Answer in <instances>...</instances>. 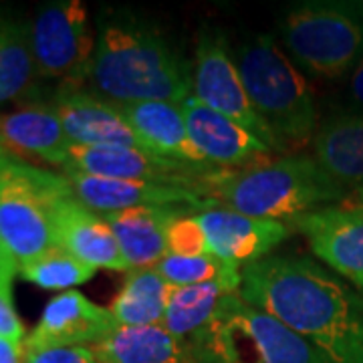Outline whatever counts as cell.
Segmentation results:
<instances>
[{"label":"cell","mask_w":363,"mask_h":363,"mask_svg":"<svg viewBox=\"0 0 363 363\" xmlns=\"http://www.w3.org/2000/svg\"><path fill=\"white\" fill-rule=\"evenodd\" d=\"M240 298L295 331L327 363H363V295L305 255H269L240 271Z\"/></svg>","instance_id":"1"},{"label":"cell","mask_w":363,"mask_h":363,"mask_svg":"<svg viewBox=\"0 0 363 363\" xmlns=\"http://www.w3.org/2000/svg\"><path fill=\"white\" fill-rule=\"evenodd\" d=\"M89 83L93 93L116 105L192 97V73L169 40L135 16L116 14L95 45Z\"/></svg>","instance_id":"2"},{"label":"cell","mask_w":363,"mask_h":363,"mask_svg":"<svg viewBox=\"0 0 363 363\" xmlns=\"http://www.w3.org/2000/svg\"><path fill=\"white\" fill-rule=\"evenodd\" d=\"M204 188L218 206L285 224L321 208L345 204L351 196L313 156H286L236 172L220 169L208 176Z\"/></svg>","instance_id":"3"},{"label":"cell","mask_w":363,"mask_h":363,"mask_svg":"<svg viewBox=\"0 0 363 363\" xmlns=\"http://www.w3.org/2000/svg\"><path fill=\"white\" fill-rule=\"evenodd\" d=\"M233 57L250 104L281 147L298 150L313 142L319 128L315 93L277 40L257 35L242 40Z\"/></svg>","instance_id":"4"},{"label":"cell","mask_w":363,"mask_h":363,"mask_svg":"<svg viewBox=\"0 0 363 363\" xmlns=\"http://www.w3.org/2000/svg\"><path fill=\"white\" fill-rule=\"evenodd\" d=\"M190 345L198 363H327L305 339L238 293Z\"/></svg>","instance_id":"5"},{"label":"cell","mask_w":363,"mask_h":363,"mask_svg":"<svg viewBox=\"0 0 363 363\" xmlns=\"http://www.w3.org/2000/svg\"><path fill=\"white\" fill-rule=\"evenodd\" d=\"M281 40L295 65L319 79H341L363 57V4L311 0L289 9Z\"/></svg>","instance_id":"6"},{"label":"cell","mask_w":363,"mask_h":363,"mask_svg":"<svg viewBox=\"0 0 363 363\" xmlns=\"http://www.w3.org/2000/svg\"><path fill=\"white\" fill-rule=\"evenodd\" d=\"M71 192L65 174H55L14 157L0 176V240L21 264L59 247L55 208Z\"/></svg>","instance_id":"7"},{"label":"cell","mask_w":363,"mask_h":363,"mask_svg":"<svg viewBox=\"0 0 363 363\" xmlns=\"http://www.w3.org/2000/svg\"><path fill=\"white\" fill-rule=\"evenodd\" d=\"M30 51L40 79L81 87L89 79L97 39L89 11L81 0H52L43 4L28 23Z\"/></svg>","instance_id":"8"},{"label":"cell","mask_w":363,"mask_h":363,"mask_svg":"<svg viewBox=\"0 0 363 363\" xmlns=\"http://www.w3.org/2000/svg\"><path fill=\"white\" fill-rule=\"evenodd\" d=\"M192 95L222 116L230 117L272 152H283L271 128L262 121L248 99L226 40L216 30H204L196 47Z\"/></svg>","instance_id":"9"},{"label":"cell","mask_w":363,"mask_h":363,"mask_svg":"<svg viewBox=\"0 0 363 363\" xmlns=\"http://www.w3.org/2000/svg\"><path fill=\"white\" fill-rule=\"evenodd\" d=\"M63 169L99 176V178H111V180L184 186L204 194H206L204 188L206 176L220 172V169L194 168L176 160L150 154L138 147H123V145H95V147L73 145Z\"/></svg>","instance_id":"10"},{"label":"cell","mask_w":363,"mask_h":363,"mask_svg":"<svg viewBox=\"0 0 363 363\" xmlns=\"http://www.w3.org/2000/svg\"><path fill=\"white\" fill-rule=\"evenodd\" d=\"M289 226L307 238L317 259L363 295V208L350 202L327 206Z\"/></svg>","instance_id":"11"},{"label":"cell","mask_w":363,"mask_h":363,"mask_svg":"<svg viewBox=\"0 0 363 363\" xmlns=\"http://www.w3.org/2000/svg\"><path fill=\"white\" fill-rule=\"evenodd\" d=\"M65 178L79 202L101 216L138 206H178L198 212L218 206V202L208 198L204 192L184 186L111 180L81 172H65Z\"/></svg>","instance_id":"12"},{"label":"cell","mask_w":363,"mask_h":363,"mask_svg":"<svg viewBox=\"0 0 363 363\" xmlns=\"http://www.w3.org/2000/svg\"><path fill=\"white\" fill-rule=\"evenodd\" d=\"M196 216L206 234L210 255L236 269L272 255L291 234V226L285 222L262 220L230 208H208L196 212Z\"/></svg>","instance_id":"13"},{"label":"cell","mask_w":363,"mask_h":363,"mask_svg":"<svg viewBox=\"0 0 363 363\" xmlns=\"http://www.w3.org/2000/svg\"><path fill=\"white\" fill-rule=\"evenodd\" d=\"M113 313L95 305L79 291H65L51 298L39 323L25 341V350L43 347H93L116 331Z\"/></svg>","instance_id":"14"},{"label":"cell","mask_w":363,"mask_h":363,"mask_svg":"<svg viewBox=\"0 0 363 363\" xmlns=\"http://www.w3.org/2000/svg\"><path fill=\"white\" fill-rule=\"evenodd\" d=\"M182 109L186 116L190 140L212 168L245 169L267 164L271 154H274L250 131L238 125L230 117L210 109L208 105L198 101L194 95L182 104Z\"/></svg>","instance_id":"15"},{"label":"cell","mask_w":363,"mask_h":363,"mask_svg":"<svg viewBox=\"0 0 363 363\" xmlns=\"http://www.w3.org/2000/svg\"><path fill=\"white\" fill-rule=\"evenodd\" d=\"M51 105L61 117L71 145H123L147 152L135 131L125 121L119 105L95 95L93 91L61 87Z\"/></svg>","instance_id":"16"},{"label":"cell","mask_w":363,"mask_h":363,"mask_svg":"<svg viewBox=\"0 0 363 363\" xmlns=\"http://www.w3.org/2000/svg\"><path fill=\"white\" fill-rule=\"evenodd\" d=\"M57 245L91 269L128 272L130 264L123 257L116 234L101 214L79 202L73 190L67 192L55 208Z\"/></svg>","instance_id":"17"},{"label":"cell","mask_w":363,"mask_h":363,"mask_svg":"<svg viewBox=\"0 0 363 363\" xmlns=\"http://www.w3.org/2000/svg\"><path fill=\"white\" fill-rule=\"evenodd\" d=\"M0 145L13 157H37L59 168H65L73 147L55 107L37 101L0 111Z\"/></svg>","instance_id":"18"},{"label":"cell","mask_w":363,"mask_h":363,"mask_svg":"<svg viewBox=\"0 0 363 363\" xmlns=\"http://www.w3.org/2000/svg\"><path fill=\"white\" fill-rule=\"evenodd\" d=\"M119 109L147 152L194 168L218 169L208 166L194 147L182 105L168 101H143L119 105Z\"/></svg>","instance_id":"19"},{"label":"cell","mask_w":363,"mask_h":363,"mask_svg":"<svg viewBox=\"0 0 363 363\" xmlns=\"http://www.w3.org/2000/svg\"><path fill=\"white\" fill-rule=\"evenodd\" d=\"M313 157L350 194L363 190V111L325 117L313 138Z\"/></svg>","instance_id":"20"},{"label":"cell","mask_w":363,"mask_h":363,"mask_svg":"<svg viewBox=\"0 0 363 363\" xmlns=\"http://www.w3.org/2000/svg\"><path fill=\"white\" fill-rule=\"evenodd\" d=\"M188 208L138 206L104 214L131 269L156 267L168 255V226Z\"/></svg>","instance_id":"21"},{"label":"cell","mask_w":363,"mask_h":363,"mask_svg":"<svg viewBox=\"0 0 363 363\" xmlns=\"http://www.w3.org/2000/svg\"><path fill=\"white\" fill-rule=\"evenodd\" d=\"M91 350L104 363H198L192 345L164 325L117 327Z\"/></svg>","instance_id":"22"},{"label":"cell","mask_w":363,"mask_h":363,"mask_svg":"<svg viewBox=\"0 0 363 363\" xmlns=\"http://www.w3.org/2000/svg\"><path fill=\"white\" fill-rule=\"evenodd\" d=\"M240 272L210 281L204 285L174 286L164 317V327L172 335L192 343L214 321L224 301L238 293Z\"/></svg>","instance_id":"23"},{"label":"cell","mask_w":363,"mask_h":363,"mask_svg":"<svg viewBox=\"0 0 363 363\" xmlns=\"http://www.w3.org/2000/svg\"><path fill=\"white\" fill-rule=\"evenodd\" d=\"M172 289L156 267L131 269L113 298L109 311L119 327L162 325L168 311Z\"/></svg>","instance_id":"24"},{"label":"cell","mask_w":363,"mask_h":363,"mask_svg":"<svg viewBox=\"0 0 363 363\" xmlns=\"http://www.w3.org/2000/svg\"><path fill=\"white\" fill-rule=\"evenodd\" d=\"M37 79L28 23L0 11V105L30 97Z\"/></svg>","instance_id":"25"},{"label":"cell","mask_w":363,"mask_h":363,"mask_svg":"<svg viewBox=\"0 0 363 363\" xmlns=\"http://www.w3.org/2000/svg\"><path fill=\"white\" fill-rule=\"evenodd\" d=\"M18 274L45 291H67L93 279L95 269L75 259L65 248L55 247L30 262L18 267Z\"/></svg>","instance_id":"26"},{"label":"cell","mask_w":363,"mask_h":363,"mask_svg":"<svg viewBox=\"0 0 363 363\" xmlns=\"http://www.w3.org/2000/svg\"><path fill=\"white\" fill-rule=\"evenodd\" d=\"M160 274L172 286H194L216 281L222 277L238 274L242 269L226 264L214 255H198V257H180L168 252L156 264Z\"/></svg>","instance_id":"27"},{"label":"cell","mask_w":363,"mask_h":363,"mask_svg":"<svg viewBox=\"0 0 363 363\" xmlns=\"http://www.w3.org/2000/svg\"><path fill=\"white\" fill-rule=\"evenodd\" d=\"M168 252L180 257L210 255L204 228L200 226L196 212H182L168 226Z\"/></svg>","instance_id":"28"},{"label":"cell","mask_w":363,"mask_h":363,"mask_svg":"<svg viewBox=\"0 0 363 363\" xmlns=\"http://www.w3.org/2000/svg\"><path fill=\"white\" fill-rule=\"evenodd\" d=\"M25 363H104L91 347L25 350Z\"/></svg>","instance_id":"29"},{"label":"cell","mask_w":363,"mask_h":363,"mask_svg":"<svg viewBox=\"0 0 363 363\" xmlns=\"http://www.w3.org/2000/svg\"><path fill=\"white\" fill-rule=\"evenodd\" d=\"M0 339L25 345V325L13 303V285L0 286Z\"/></svg>","instance_id":"30"},{"label":"cell","mask_w":363,"mask_h":363,"mask_svg":"<svg viewBox=\"0 0 363 363\" xmlns=\"http://www.w3.org/2000/svg\"><path fill=\"white\" fill-rule=\"evenodd\" d=\"M347 95L353 111H363V57L355 69L350 73V85H347Z\"/></svg>","instance_id":"31"},{"label":"cell","mask_w":363,"mask_h":363,"mask_svg":"<svg viewBox=\"0 0 363 363\" xmlns=\"http://www.w3.org/2000/svg\"><path fill=\"white\" fill-rule=\"evenodd\" d=\"M16 274H18V262L13 257V252L0 240V286L13 285Z\"/></svg>","instance_id":"32"},{"label":"cell","mask_w":363,"mask_h":363,"mask_svg":"<svg viewBox=\"0 0 363 363\" xmlns=\"http://www.w3.org/2000/svg\"><path fill=\"white\" fill-rule=\"evenodd\" d=\"M0 363H25V345L0 339Z\"/></svg>","instance_id":"33"},{"label":"cell","mask_w":363,"mask_h":363,"mask_svg":"<svg viewBox=\"0 0 363 363\" xmlns=\"http://www.w3.org/2000/svg\"><path fill=\"white\" fill-rule=\"evenodd\" d=\"M13 160H14V157L11 156V154H9V152H6V150L2 147V145H0V176H2L4 168H6V166H9V164L13 162Z\"/></svg>","instance_id":"34"},{"label":"cell","mask_w":363,"mask_h":363,"mask_svg":"<svg viewBox=\"0 0 363 363\" xmlns=\"http://www.w3.org/2000/svg\"><path fill=\"white\" fill-rule=\"evenodd\" d=\"M350 204H355V206L363 208V190H357V192H353L350 196V200H347Z\"/></svg>","instance_id":"35"}]
</instances>
